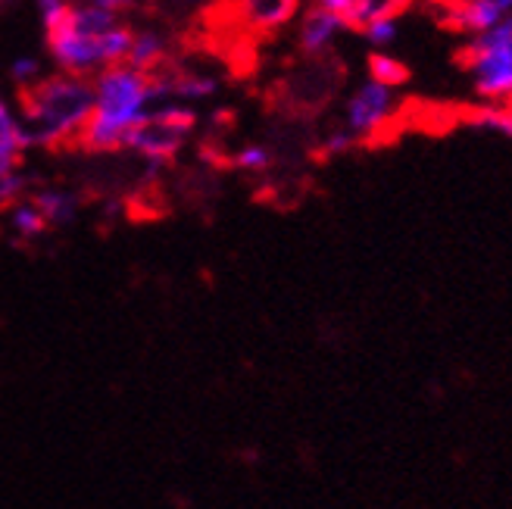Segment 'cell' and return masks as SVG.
Returning <instances> with one entry per match:
<instances>
[{
  "mask_svg": "<svg viewBox=\"0 0 512 509\" xmlns=\"http://www.w3.org/2000/svg\"><path fill=\"white\" fill-rule=\"evenodd\" d=\"M16 119L22 141L29 150H69L79 147V138L94 113L91 79L66 72H44L29 88L16 91Z\"/></svg>",
  "mask_w": 512,
  "mask_h": 509,
  "instance_id": "6da1fadb",
  "label": "cell"
},
{
  "mask_svg": "<svg viewBox=\"0 0 512 509\" xmlns=\"http://www.w3.org/2000/svg\"><path fill=\"white\" fill-rule=\"evenodd\" d=\"M132 22L100 7L72 0V7L44 29L47 57L57 72L94 79L97 72L125 63L132 47Z\"/></svg>",
  "mask_w": 512,
  "mask_h": 509,
  "instance_id": "7a4b0ae2",
  "label": "cell"
},
{
  "mask_svg": "<svg viewBox=\"0 0 512 509\" xmlns=\"http://www.w3.org/2000/svg\"><path fill=\"white\" fill-rule=\"evenodd\" d=\"M94 113L79 138V147L88 154H122L128 132L147 116L150 75L132 66H110L91 79Z\"/></svg>",
  "mask_w": 512,
  "mask_h": 509,
  "instance_id": "3957f363",
  "label": "cell"
},
{
  "mask_svg": "<svg viewBox=\"0 0 512 509\" xmlns=\"http://www.w3.org/2000/svg\"><path fill=\"white\" fill-rule=\"evenodd\" d=\"M463 69L481 104H512V25L466 38Z\"/></svg>",
  "mask_w": 512,
  "mask_h": 509,
  "instance_id": "277c9868",
  "label": "cell"
},
{
  "mask_svg": "<svg viewBox=\"0 0 512 509\" xmlns=\"http://www.w3.org/2000/svg\"><path fill=\"white\" fill-rule=\"evenodd\" d=\"M397 110H400L397 91L381 85V82L366 79V82L356 85L353 94L347 97L344 116L338 125H344V129L356 138V144H369L397 119Z\"/></svg>",
  "mask_w": 512,
  "mask_h": 509,
  "instance_id": "5b68a950",
  "label": "cell"
},
{
  "mask_svg": "<svg viewBox=\"0 0 512 509\" xmlns=\"http://www.w3.org/2000/svg\"><path fill=\"white\" fill-rule=\"evenodd\" d=\"M303 0H219L210 16H225L247 41H266L300 16Z\"/></svg>",
  "mask_w": 512,
  "mask_h": 509,
  "instance_id": "8992f818",
  "label": "cell"
},
{
  "mask_svg": "<svg viewBox=\"0 0 512 509\" xmlns=\"http://www.w3.org/2000/svg\"><path fill=\"white\" fill-rule=\"evenodd\" d=\"M438 19L444 29L463 38L488 35L503 25H512V0H450L447 7L438 10Z\"/></svg>",
  "mask_w": 512,
  "mask_h": 509,
  "instance_id": "52a82bcc",
  "label": "cell"
},
{
  "mask_svg": "<svg viewBox=\"0 0 512 509\" xmlns=\"http://www.w3.org/2000/svg\"><path fill=\"white\" fill-rule=\"evenodd\" d=\"M350 32L344 16H335L319 7H306L297 22V47L303 57H325L335 50V44Z\"/></svg>",
  "mask_w": 512,
  "mask_h": 509,
  "instance_id": "ba28073f",
  "label": "cell"
},
{
  "mask_svg": "<svg viewBox=\"0 0 512 509\" xmlns=\"http://www.w3.org/2000/svg\"><path fill=\"white\" fill-rule=\"evenodd\" d=\"M172 60H175L172 38L163 29H153V25L132 29V47H128L125 66H132L138 72H147V75H157Z\"/></svg>",
  "mask_w": 512,
  "mask_h": 509,
  "instance_id": "9c48e42d",
  "label": "cell"
},
{
  "mask_svg": "<svg viewBox=\"0 0 512 509\" xmlns=\"http://www.w3.org/2000/svg\"><path fill=\"white\" fill-rule=\"evenodd\" d=\"M25 141H22V129H19V119L16 110L0 97V175H10L22 169L25 160Z\"/></svg>",
  "mask_w": 512,
  "mask_h": 509,
  "instance_id": "30bf717a",
  "label": "cell"
},
{
  "mask_svg": "<svg viewBox=\"0 0 512 509\" xmlns=\"http://www.w3.org/2000/svg\"><path fill=\"white\" fill-rule=\"evenodd\" d=\"M29 197L50 228H63L79 216V194H72L66 188H41V191H29Z\"/></svg>",
  "mask_w": 512,
  "mask_h": 509,
  "instance_id": "8fae6325",
  "label": "cell"
},
{
  "mask_svg": "<svg viewBox=\"0 0 512 509\" xmlns=\"http://www.w3.org/2000/svg\"><path fill=\"white\" fill-rule=\"evenodd\" d=\"M4 216H7L10 235L19 238V241H38V238H44L50 232L47 219L41 216V210L35 207L29 194L19 197L16 203H10V207L4 210Z\"/></svg>",
  "mask_w": 512,
  "mask_h": 509,
  "instance_id": "7c38bea8",
  "label": "cell"
},
{
  "mask_svg": "<svg viewBox=\"0 0 512 509\" xmlns=\"http://www.w3.org/2000/svg\"><path fill=\"white\" fill-rule=\"evenodd\" d=\"M413 7H416V0H356L353 13L347 16V25L360 32L363 25H369L375 19H400Z\"/></svg>",
  "mask_w": 512,
  "mask_h": 509,
  "instance_id": "4fadbf2b",
  "label": "cell"
},
{
  "mask_svg": "<svg viewBox=\"0 0 512 509\" xmlns=\"http://www.w3.org/2000/svg\"><path fill=\"white\" fill-rule=\"evenodd\" d=\"M366 79L381 82L388 88H403L409 82V69L403 60H397L394 54H381V50H372L369 60H366Z\"/></svg>",
  "mask_w": 512,
  "mask_h": 509,
  "instance_id": "5bb4252c",
  "label": "cell"
},
{
  "mask_svg": "<svg viewBox=\"0 0 512 509\" xmlns=\"http://www.w3.org/2000/svg\"><path fill=\"white\" fill-rule=\"evenodd\" d=\"M469 122H472V129L494 132L512 141V104H478L469 113Z\"/></svg>",
  "mask_w": 512,
  "mask_h": 509,
  "instance_id": "9a60e30c",
  "label": "cell"
},
{
  "mask_svg": "<svg viewBox=\"0 0 512 509\" xmlns=\"http://www.w3.org/2000/svg\"><path fill=\"white\" fill-rule=\"evenodd\" d=\"M363 41L372 47V50H381V54H391V47L397 44L400 38V19H375L369 25L360 29Z\"/></svg>",
  "mask_w": 512,
  "mask_h": 509,
  "instance_id": "2e32d148",
  "label": "cell"
},
{
  "mask_svg": "<svg viewBox=\"0 0 512 509\" xmlns=\"http://www.w3.org/2000/svg\"><path fill=\"white\" fill-rule=\"evenodd\" d=\"M232 166L241 169V172H266L272 169V150L266 144H244L235 150V157H232Z\"/></svg>",
  "mask_w": 512,
  "mask_h": 509,
  "instance_id": "e0dca14e",
  "label": "cell"
},
{
  "mask_svg": "<svg viewBox=\"0 0 512 509\" xmlns=\"http://www.w3.org/2000/svg\"><path fill=\"white\" fill-rule=\"evenodd\" d=\"M41 75H44V66H41V60H35V57H16V60L10 63V82L16 85V91L35 85V82L41 79Z\"/></svg>",
  "mask_w": 512,
  "mask_h": 509,
  "instance_id": "ac0fdd59",
  "label": "cell"
},
{
  "mask_svg": "<svg viewBox=\"0 0 512 509\" xmlns=\"http://www.w3.org/2000/svg\"><path fill=\"white\" fill-rule=\"evenodd\" d=\"M219 0H141V7H163V10H172V13H182V16H191V13H210Z\"/></svg>",
  "mask_w": 512,
  "mask_h": 509,
  "instance_id": "d6986e66",
  "label": "cell"
},
{
  "mask_svg": "<svg viewBox=\"0 0 512 509\" xmlns=\"http://www.w3.org/2000/svg\"><path fill=\"white\" fill-rule=\"evenodd\" d=\"M353 147H360L356 144V138L344 129V125H335L325 138H322V154L325 157H341V154H350Z\"/></svg>",
  "mask_w": 512,
  "mask_h": 509,
  "instance_id": "ffe728a7",
  "label": "cell"
},
{
  "mask_svg": "<svg viewBox=\"0 0 512 509\" xmlns=\"http://www.w3.org/2000/svg\"><path fill=\"white\" fill-rule=\"evenodd\" d=\"M35 7H38L41 25L47 29V25H54V22L72 7V0H35Z\"/></svg>",
  "mask_w": 512,
  "mask_h": 509,
  "instance_id": "44dd1931",
  "label": "cell"
},
{
  "mask_svg": "<svg viewBox=\"0 0 512 509\" xmlns=\"http://www.w3.org/2000/svg\"><path fill=\"white\" fill-rule=\"evenodd\" d=\"M313 7H319V10H328V13H335V16H350L353 13V4L356 0H310Z\"/></svg>",
  "mask_w": 512,
  "mask_h": 509,
  "instance_id": "7402d4cb",
  "label": "cell"
},
{
  "mask_svg": "<svg viewBox=\"0 0 512 509\" xmlns=\"http://www.w3.org/2000/svg\"><path fill=\"white\" fill-rule=\"evenodd\" d=\"M425 4H431L434 10H441V7H447V4H450V0H425Z\"/></svg>",
  "mask_w": 512,
  "mask_h": 509,
  "instance_id": "603a6c76",
  "label": "cell"
},
{
  "mask_svg": "<svg viewBox=\"0 0 512 509\" xmlns=\"http://www.w3.org/2000/svg\"><path fill=\"white\" fill-rule=\"evenodd\" d=\"M4 4H7V0H0V7H4Z\"/></svg>",
  "mask_w": 512,
  "mask_h": 509,
  "instance_id": "cb8c5ba5",
  "label": "cell"
}]
</instances>
